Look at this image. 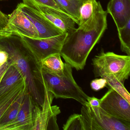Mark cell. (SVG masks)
<instances>
[{
	"label": "cell",
	"instance_id": "1",
	"mask_svg": "<svg viewBox=\"0 0 130 130\" xmlns=\"http://www.w3.org/2000/svg\"><path fill=\"white\" fill-rule=\"evenodd\" d=\"M107 14L99 1L92 16L67 34L60 54L66 63L76 70H83L89 54L107 29Z\"/></svg>",
	"mask_w": 130,
	"mask_h": 130
},
{
	"label": "cell",
	"instance_id": "2",
	"mask_svg": "<svg viewBox=\"0 0 130 130\" xmlns=\"http://www.w3.org/2000/svg\"><path fill=\"white\" fill-rule=\"evenodd\" d=\"M0 51L8 54L11 63L22 75L34 103L42 107L44 101L45 89L41 62L20 36H0Z\"/></svg>",
	"mask_w": 130,
	"mask_h": 130
},
{
	"label": "cell",
	"instance_id": "3",
	"mask_svg": "<svg viewBox=\"0 0 130 130\" xmlns=\"http://www.w3.org/2000/svg\"><path fill=\"white\" fill-rule=\"evenodd\" d=\"M72 68L70 64L64 63L63 74L59 75L42 67L44 87L56 99H73L83 105H87L89 96L74 80Z\"/></svg>",
	"mask_w": 130,
	"mask_h": 130
},
{
	"label": "cell",
	"instance_id": "4",
	"mask_svg": "<svg viewBox=\"0 0 130 130\" xmlns=\"http://www.w3.org/2000/svg\"><path fill=\"white\" fill-rule=\"evenodd\" d=\"M92 64L95 77H100L103 74H111L124 84L130 76V55L105 52L103 50L92 59Z\"/></svg>",
	"mask_w": 130,
	"mask_h": 130
},
{
	"label": "cell",
	"instance_id": "5",
	"mask_svg": "<svg viewBox=\"0 0 130 130\" xmlns=\"http://www.w3.org/2000/svg\"><path fill=\"white\" fill-rule=\"evenodd\" d=\"M80 115L84 130H130V122L111 116L99 106L84 105Z\"/></svg>",
	"mask_w": 130,
	"mask_h": 130
},
{
	"label": "cell",
	"instance_id": "6",
	"mask_svg": "<svg viewBox=\"0 0 130 130\" xmlns=\"http://www.w3.org/2000/svg\"><path fill=\"white\" fill-rule=\"evenodd\" d=\"M54 95L45 89L44 101L42 107L34 103L32 130H58L57 116L61 112L57 105L52 106Z\"/></svg>",
	"mask_w": 130,
	"mask_h": 130
},
{
	"label": "cell",
	"instance_id": "7",
	"mask_svg": "<svg viewBox=\"0 0 130 130\" xmlns=\"http://www.w3.org/2000/svg\"><path fill=\"white\" fill-rule=\"evenodd\" d=\"M67 34L63 32L56 36L43 39H35L20 36L22 37L38 60L41 62L51 55L60 54Z\"/></svg>",
	"mask_w": 130,
	"mask_h": 130
},
{
	"label": "cell",
	"instance_id": "8",
	"mask_svg": "<svg viewBox=\"0 0 130 130\" xmlns=\"http://www.w3.org/2000/svg\"><path fill=\"white\" fill-rule=\"evenodd\" d=\"M11 35L39 39L37 29L18 6L12 13L9 15L8 24L6 28L0 32V36Z\"/></svg>",
	"mask_w": 130,
	"mask_h": 130
},
{
	"label": "cell",
	"instance_id": "9",
	"mask_svg": "<svg viewBox=\"0 0 130 130\" xmlns=\"http://www.w3.org/2000/svg\"><path fill=\"white\" fill-rule=\"evenodd\" d=\"M99 106L111 116L130 122V103L113 89H108L100 99Z\"/></svg>",
	"mask_w": 130,
	"mask_h": 130
},
{
	"label": "cell",
	"instance_id": "10",
	"mask_svg": "<svg viewBox=\"0 0 130 130\" xmlns=\"http://www.w3.org/2000/svg\"><path fill=\"white\" fill-rule=\"evenodd\" d=\"M17 6L31 22L37 29L39 39L54 37L63 33L60 29L37 10L29 7L23 3L19 4Z\"/></svg>",
	"mask_w": 130,
	"mask_h": 130
},
{
	"label": "cell",
	"instance_id": "11",
	"mask_svg": "<svg viewBox=\"0 0 130 130\" xmlns=\"http://www.w3.org/2000/svg\"><path fill=\"white\" fill-rule=\"evenodd\" d=\"M34 105L32 98L27 91L16 118L9 124L0 127V130H32Z\"/></svg>",
	"mask_w": 130,
	"mask_h": 130
},
{
	"label": "cell",
	"instance_id": "12",
	"mask_svg": "<svg viewBox=\"0 0 130 130\" xmlns=\"http://www.w3.org/2000/svg\"><path fill=\"white\" fill-rule=\"evenodd\" d=\"M33 9L39 12L63 32L70 33L76 29V24H78L72 17L55 8L42 6Z\"/></svg>",
	"mask_w": 130,
	"mask_h": 130
},
{
	"label": "cell",
	"instance_id": "13",
	"mask_svg": "<svg viewBox=\"0 0 130 130\" xmlns=\"http://www.w3.org/2000/svg\"><path fill=\"white\" fill-rule=\"evenodd\" d=\"M106 11L113 19L117 29L122 28L130 19V0H110Z\"/></svg>",
	"mask_w": 130,
	"mask_h": 130
},
{
	"label": "cell",
	"instance_id": "14",
	"mask_svg": "<svg viewBox=\"0 0 130 130\" xmlns=\"http://www.w3.org/2000/svg\"><path fill=\"white\" fill-rule=\"evenodd\" d=\"M24 79L20 71L10 63L0 83V96Z\"/></svg>",
	"mask_w": 130,
	"mask_h": 130
},
{
	"label": "cell",
	"instance_id": "15",
	"mask_svg": "<svg viewBox=\"0 0 130 130\" xmlns=\"http://www.w3.org/2000/svg\"><path fill=\"white\" fill-rule=\"evenodd\" d=\"M26 87L25 81L23 79L6 92L0 96V119Z\"/></svg>",
	"mask_w": 130,
	"mask_h": 130
},
{
	"label": "cell",
	"instance_id": "16",
	"mask_svg": "<svg viewBox=\"0 0 130 130\" xmlns=\"http://www.w3.org/2000/svg\"><path fill=\"white\" fill-rule=\"evenodd\" d=\"M27 91L26 87L4 112L0 119V127L9 124L16 118L22 106L25 95Z\"/></svg>",
	"mask_w": 130,
	"mask_h": 130
},
{
	"label": "cell",
	"instance_id": "17",
	"mask_svg": "<svg viewBox=\"0 0 130 130\" xmlns=\"http://www.w3.org/2000/svg\"><path fill=\"white\" fill-rule=\"evenodd\" d=\"M60 9L73 18L78 25L79 10L83 0H54Z\"/></svg>",
	"mask_w": 130,
	"mask_h": 130
},
{
	"label": "cell",
	"instance_id": "18",
	"mask_svg": "<svg viewBox=\"0 0 130 130\" xmlns=\"http://www.w3.org/2000/svg\"><path fill=\"white\" fill-rule=\"evenodd\" d=\"M42 67L57 75L64 73V63H63L60 54H55L46 58L42 61Z\"/></svg>",
	"mask_w": 130,
	"mask_h": 130
},
{
	"label": "cell",
	"instance_id": "19",
	"mask_svg": "<svg viewBox=\"0 0 130 130\" xmlns=\"http://www.w3.org/2000/svg\"><path fill=\"white\" fill-rule=\"evenodd\" d=\"M100 77L105 79L107 83L106 87L108 89H113L116 90L130 103V93L125 89L124 84L122 83L114 75L111 74H103Z\"/></svg>",
	"mask_w": 130,
	"mask_h": 130
},
{
	"label": "cell",
	"instance_id": "20",
	"mask_svg": "<svg viewBox=\"0 0 130 130\" xmlns=\"http://www.w3.org/2000/svg\"><path fill=\"white\" fill-rule=\"evenodd\" d=\"M96 0H83L79 10L78 25L86 22L93 14L98 5Z\"/></svg>",
	"mask_w": 130,
	"mask_h": 130
},
{
	"label": "cell",
	"instance_id": "21",
	"mask_svg": "<svg viewBox=\"0 0 130 130\" xmlns=\"http://www.w3.org/2000/svg\"><path fill=\"white\" fill-rule=\"evenodd\" d=\"M121 44V49L130 56V19L124 27L117 29Z\"/></svg>",
	"mask_w": 130,
	"mask_h": 130
},
{
	"label": "cell",
	"instance_id": "22",
	"mask_svg": "<svg viewBox=\"0 0 130 130\" xmlns=\"http://www.w3.org/2000/svg\"><path fill=\"white\" fill-rule=\"evenodd\" d=\"M64 130H84L80 114H74L69 117L63 127Z\"/></svg>",
	"mask_w": 130,
	"mask_h": 130
},
{
	"label": "cell",
	"instance_id": "23",
	"mask_svg": "<svg viewBox=\"0 0 130 130\" xmlns=\"http://www.w3.org/2000/svg\"><path fill=\"white\" fill-rule=\"evenodd\" d=\"M22 1L24 4L32 9L36 7L45 6L61 10L54 0H22Z\"/></svg>",
	"mask_w": 130,
	"mask_h": 130
},
{
	"label": "cell",
	"instance_id": "24",
	"mask_svg": "<svg viewBox=\"0 0 130 130\" xmlns=\"http://www.w3.org/2000/svg\"><path fill=\"white\" fill-rule=\"evenodd\" d=\"M106 80L104 78L96 79L91 81L90 87L93 90L98 91L106 86Z\"/></svg>",
	"mask_w": 130,
	"mask_h": 130
},
{
	"label": "cell",
	"instance_id": "25",
	"mask_svg": "<svg viewBox=\"0 0 130 130\" xmlns=\"http://www.w3.org/2000/svg\"><path fill=\"white\" fill-rule=\"evenodd\" d=\"M9 20V16L0 10V32L3 30L7 26Z\"/></svg>",
	"mask_w": 130,
	"mask_h": 130
},
{
	"label": "cell",
	"instance_id": "26",
	"mask_svg": "<svg viewBox=\"0 0 130 130\" xmlns=\"http://www.w3.org/2000/svg\"><path fill=\"white\" fill-rule=\"evenodd\" d=\"M10 64V61L8 60L6 62L3 64L0 65V83Z\"/></svg>",
	"mask_w": 130,
	"mask_h": 130
},
{
	"label": "cell",
	"instance_id": "27",
	"mask_svg": "<svg viewBox=\"0 0 130 130\" xmlns=\"http://www.w3.org/2000/svg\"><path fill=\"white\" fill-rule=\"evenodd\" d=\"M9 60V55L6 52L0 51V65L3 64Z\"/></svg>",
	"mask_w": 130,
	"mask_h": 130
},
{
	"label": "cell",
	"instance_id": "28",
	"mask_svg": "<svg viewBox=\"0 0 130 130\" xmlns=\"http://www.w3.org/2000/svg\"><path fill=\"white\" fill-rule=\"evenodd\" d=\"M88 104L90 106H99L100 99L93 96L89 97L88 100Z\"/></svg>",
	"mask_w": 130,
	"mask_h": 130
}]
</instances>
